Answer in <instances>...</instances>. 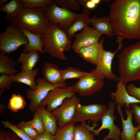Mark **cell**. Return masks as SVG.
Listing matches in <instances>:
<instances>
[{"instance_id": "obj_1", "label": "cell", "mask_w": 140, "mask_h": 140, "mask_svg": "<svg viewBox=\"0 0 140 140\" xmlns=\"http://www.w3.org/2000/svg\"><path fill=\"white\" fill-rule=\"evenodd\" d=\"M109 17L117 38L140 39V0H116Z\"/></svg>"}, {"instance_id": "obj_2", "label": "cell", "mask_w": 140, "mask_h": 140, "mask_svg": "<svg viewBox=\"0 0 140 140\" xmlns=\"http://www.w3.org/2000/svg\"><path fill=\"white\" fill-rule=\"evenodd\" d=\"M71 38L59 24L49 22L47 29L42 33L41 39L44 53L60 60L66 61L65 52L72 47Z\"/></svg>"}, {"instance_id": "obj_3", "label": "cell", "mask_w": 140, "mask_h": 140, "mask_svg": "<svg viewBox=\"0 0 140 140\" xmlns=\"http://www.w3.org/2000/svg\"><path fill=\"white\" fill-rule=\"evenodd\" d=\"M118 57L120 80L126 84L138 80L140 76V41L124 48Z\"/></svg>"}, {"instance_id": "obj_4", "label": "cell", "mask_w": 140, "mask_h": 140, "mask_svg": "<svg viewBox=\"0 0 140 140\" xmlns=\"http://www.w3.org/2000/svg\"><path fill=\"white\" fill-rule=\"evenodd\" d=\"M49 22L44 10L41 9L23 7L10 25L34 33H42L47 29Z\"/></svg>"}, {"instance_id": "obj_5", "label": "cell", "mask_w": 140, "mask_h": 140, "mask_svg": "<svg viewBox=\"0 0 140 140\" xmlns=\"http://www.w3.org/2000/svg\"><path fill=\"white\" fill-rule=\"evenodd\" d=\"M105 78L95 68L87 75L79 79L72 86L75 93L81 96H89L102 89L104 85Z\"/></svg>"}, {"instance_id": "obj_6", "label": "cell", "mask_w": 140, "mask_h": 140, "mask_svg": "<svg viewBox=\"0 0 140 140\" xmlns=\"http://www.w3.org/2000/svg\"><path fill=\"white\" fill-rule=\"evenodd\" d=\"M28 43L26 37L21 30L11 25L0 34V52L5 54L11 53Z\"/></svg>"}, {"instance_id": "obj_7", "label": "cell", "mask_w": 140, "mask_h": 140, "mask_svg": "<svg viewBox=\"0 0 140 140\" xmlns=\"http://www.w3.org/2000/svg\"><path fill=\"white\" fill-rule=\"evenodd\" d=\"M49 22L58 24L62 29L66 30L79 16L77 13L59 6L53 1L44 10Z\"/></svg>"}, {"instance_id": "obj_8", "label": "cell", "mask_w": 140, "mask_h": 140, "mask_svg": "<svg viewBox=\"0 0 140 140\" xmlns=\"http://www.w3.org/2000/svg\"><path fill=\"white\" fill-rule=\"evenodd\" d=\"M108 108L107 106L101 104L83 105L80 103L76 108L72 123L74 124L79 122L82 123L90 120L93 123L92 127L95 128Z\"/></svg>"}, {"instance_id": "obj_9", "label": "cell", "mask_w": 140, "mask_h": 140, "mask_svg": "<svg viewBox=\"0 0 140 140\" xmlns=\"http://www.w3.org/2000/svg\"><path fill=\"white\" fill-rule=\"evenodd\" d=\"M37 88L35 90L26 89L27 97L30 101L29 108L30 110L34 113L40 107V103L51 90L55 88L67 87V86L53 85L46 81L43 78H39L36 80Z\"/></svg>"}, {"instance_id": "obj_10", "label": "cell", "mask_w": 140, "mask_h": 140, "mask_svg": "<svg viewBox=\"0 0 140 140\" xmlns=\"http://www.w3.org/2000/svg\"><path fill=\"white\" fill-rule=\"evenodd\" d=\"M80 103V100L75 94L65 99L61 105L52 111L57 118L58 128H62L72 123Z\"/></svg>"}, {"instance_id": "obj_11", "label": "cell", "mask_w": 140, "mask_h": 140, "mask_svg": "<svg viewBox=\"0 0 140 140\" xmlns=\"http://www.w3.org/2000/svg\"><path fill=\"white\" fill-rule=\"evenodd\" d=\"M115 108V104L114 102H110L108 110L101 117V126L98 129H94L92 132L94 135L98 136L102 130L108 129L109 131L108 134L102 140H107L109 139L113 140H121V130L114 123V121L116 119V117L114 114Z\"/></svg>"}, {"instance_id": "obj_12", "label": "cell", "mask_w": 140, "mask_h": 140, "mask_svg": "<svg viewBox=\"0 0 140 140\" xmlns=\"http://www.w3.org/2000/svg\"><path fill=\"white\" fill-rule=\"evenodd\" d=\"M75 94L72 86L55 88L49 91L41 102L40 107H46L47 110L52 112L61 105L65 99Z\"/></svg>"}, {"instance_id": "obj_13", "label": "cell", "mask_w": 140, "mask_h": 140, "mask_svg": "<svg viewBox=\"0 0 140 140\" xmlns=\"http://www.w3.org/2000/svg\"><path fill=\"white\" fill-rule=\"evenodd\" d=\"M102 34L93 27L87 26L74 36L71 48L76 52L81 48L97 43Z\"/></svg>"}, {"instance_id": "obj_14", "label": "cell", "mask_w": 140, "mask_h": 140, "mask_svg": "<svg viewBox=\"0 0 140 140\" xmlns=\"http://www.w3.org/2000/svg\"><path fill=\"white\" fill-rule=\"evenodd\" d=\"M121 48L118 46L117 49L113 52L104 50L96 65L95 69L99 73L110 80L117 79L116 75L112 71V64L115 54Z\"/></svg>"}, {"instance_id": "obj_15", "label": "cell", "mask_w": 140, "mask_h": 140, "mask_svg": "<svg viewBox=\"0 0 140 140\" xmlns=\"http://www.w3.org/2000/svg\"><path fill=\"white\" fill-rule=\"evenodd\" d=\"M121 106L118 105L117 111L121 117L122 124V130L121 132V140H134L137 132L140 130V125L134 127L132 122V114L131 109L126 108L125 110L127 118H124L121 108Z\"/></svg>"}, {"instance_id": "obj_16", "label": "cell", "mask_w": 140, "mask_h": 140, "mask_svg": "<svg viewBox=\"0 0 140 140\" xmlns=\"http://www.w3.org/2000/svg\"><path fill=\"white\" fill-rule=\"evenodd\" d=\"M125 86V84L120 80V82L117 83L116 91L111 93L110 95L111 99L114 100L115 104L121 106H123L125 104L126 108L131 109V104L140 103V101L128 93Z\"/></svg>"}, {"instance_id": "obj_17", "label": "cell", "mask_w": 140, "mask_h": 140, "mask_svg": "<svg viewBox=\"0 0 140 140\" xmlns=\"http://www.w3.org/2000/svg\"><path fill=\"white\" fill-rule=\"evenodd\" d=\"M42 72L43 78L48 82L53 85L66 86V81L62 78L61 69L56 64L45 61Z\"/></svg>"}, {"instance_id": "obj_18", "label": "cell", "mask_w": 140, "mask_h": 140, "mask_svg": "<svg viewBox=\"0 0 140 140\" xmlns=\"http://www.w3.org/2000/svg\"><path fill=\"white\" fill-rule=\"evenodd\" d=\"M104 40L102 37L97 43L83 47L76 53L86 61L96 65L104 50Z\"/></svg>"}, {"instance_id": "obj_19", "label": "cell", "mask_w": 140, "mask_h": 140, "mask_svg": "<svg viewBox=\"0 0 140 140\" xmlns=\"http://www.w3.org/2000/svg\"><path fill=\"white\" fill-rule=\"evenodd\" d=\"M90 22L96 30L109 38L115 35L108 16L97 17L94 16L90 18Z\"/></svg>"}, {"instance_id": "obj_20", "label": "cell", "mask_w": 140, "mask_h": 140, "mask_svg": "<svg viewBox=\"0 0 140 140\" xmlns=\"http://www.w3.org/2000/svg\"><path fill=\"white\" fill-rule=\"evenodd\" d=\"M39 71V69L37 68L31 70L21 71L11 76V80L13 82L25 84L31 89L35 90L37 88L35 79Z\"/></svg>"}, {"instance_id": "obj_21", "label": "cell", "mask_w": 140, "mask_h": 140, "mask_svg": "<svg viewBox=\"0 0 140 140\" xmlns=\"http://www.w3.org/2000/svg\"><path fill=\"white\" fill-rule=\"evenodd\" d=\"M40 58L39 53L36 50H33L27 53H21L17 60L18 63L21 64V71L33 69Z\"/></svg>"}, {"instance_id": "obj_22", "label": "cell", "mask_w": 140, "mask_h": 140, "mask_svg": "<svg viewBox=\"0 0 140 140\" xmlns=\"http://www.w3.org/2000/svg\"><path fill=\"white\" fill-rule=\"evenodd\" d=\"M20 30L26 37L28 41L27 44L25 46L23 52L27 53L35 50L42 54H44V53L41 39L42 33H34L24 29Z\"/></svg>"}, {"instance_id": "obj_23", "label": "cell", "mask_w": 140, "mask_h": 140, "mask_svg": "<svg viewBox=\"0 0 140 140\" xmlns=\"http://www.w3.org/2000/svg\"><path fill=\"white\" fill-rule=\"evenodd\" d=\"M37 110L42 118L45 131L54 136L58 128L56 117L52 112L47 110L45 107H39Z\"/></svg>"}, {"instance_id": "obj_24", "label": "cell", "mask_w": 140, "mask_h": 140, "mask_svg": "<svg viewBox=\"0 0 140 140\" xmlns=\"http://www.w3.org/2000/svg\"><path fill=\"white\" fill-rule=\"evenodd\" d=\"M90 13L88 10L83 8L79 16L72 25L66 30L71 37H74L76 32L82 30L86 27L89 26L90 23Z\"/></svg>"}, {"instance_id": "obj_25", "label": "cell", "mask_w": 140, "mask_h": 140, "mask_svg": "<svg viewBox=\"0 0 140 140\" xmlns=\"http://www.w3.org/2000/svg\"><path fill=\"white\" fill-rule=\"evenodd\" d=\"M23 8L20 0H11L1 6L0 11L6 13L3 18L11 22L16 17Z\"/></svg>"}, {"instance_id": "obj_26", "label": "cell", "mask_w": 140, "mask_h": 140, "mask_svg": "<svg viewBox=\"0 0 140 140\" xmlns=\"http://www.w3.org/2000/svg\"><path fill=\"white\" fill-rule=\"evenodd\" d=\"M18 63L17 60L12 59L5 54L0 53V73L1 74L12 76L18 72L15 67Z\"/></svg>"}, {"instance_id": "obj_27", "label": "cell", "mask_w": 140, "mask_h": 140, "mask_svg": "<svg viewBox=\"0 0 140 140\" xmlns=\"http://www.w3.org/2000/svg\"><path fill=\"white\" fill-rule=\"evenodd\" d=\"M26 103L23 96L19 94H13L9 100L7 107L13 113H16L24 109Z\"/></svg>"}, {"instance_id": "obj_28", "label": "cell", "mask_w": 140, "mask_h": 140, "mask_svg": "<svg viewBox=\"0 0 140 140\" xmlns=\"http://www.w3.org/2000/svg\"><path fill=\"white\" fill-rule=\"evenodd\" d=\"M74 124L71 123L63 127L58 128L55 140H73Z\"/></svg>"}, {"instance_id": "obj_29", "label": "cell", "mask_w": 140, "mask_h": 140, "mask_svg": "<svg viewBox=\"0 0 140 140\" xmlns=\"http://www.w3.org/2000/svg\"><path fill=\"white\" fill-rule=\"evenodd\" d=\"M92 132L82 124L75 126L73 140H95Z\"/></svg>"}, {"instance_id": "obj_30", "label": "cell", "mask_w": 140, "mask_h": 140, "mask_svg": "<svg viewBox=\"0 0 140 140\" xmlns=\"http://www.w3.org/2000/svg\"><path fill=\"white\" fill-rule=\"evenodd\" d=\"M63 79L66 80L71 79H78L88 75L89 73L81 71L77 69L69 67L65 69L61 70Z\"/></svg>"}, {"instance_id": "obj_31", "label": "cell", "mask_w": 140, "mask_h": 140, "mask_svg": "<svg viewBox=\"0 0 140 140\" xmlns=\"http://www.w3.org/2000/svg\"><path fill=\"white\" fill-rule=\"evenodd\" d=\"M23 7L38 8L44 10L53 0H20Z\"/></svg>"}, {"instance_id": "obj_32", "label": "cell", "mask_w": 140, "mask_h": 140, "mask_svg": "<svg viewBox=\"0 0 140 140\" xmlns=\"http://www.w3.org/2000/svg\"><path fill=\"white\" fill-rule=\"evenodd\" d=\"M28 122L37 131L39 135L42 134L45 131L42 118L37 110L34 113L33 119L28 121Z\"/></svg>"}, {"instance_id": "obj_33", "label": "cell", "mask_w": 140, "mask_h": 140, "mask_svg": "<svg viewBox=\"0 0 140 140\" xmlns=\"http://www.w3.org/2000/svg\"><path fill=\"white\" fill-rule=\"evenodd\" d=\"M57 5L59 7L73 11L79 10L81 6L77 0H54Z\"/></svg>"}, {"instance_id": "obj_34", "label": "cell", "mask_w": 140, "mask_h": 140, "mask_svg": "<svg viewBox=\"0 0 140 140\" xmlns=\"http://www.w3.org/2000/svg\"><path fill=\"white\" fill-rule=\"evenodd\" d=\"M16 125L18 128L33 140L39 136L37 131L29 124L28 122L22 121Z\"/></svg>"}, {"instance_id": "obj_35", "label": "cell", "mask_w": 140, "mask_h": 140, "mask_svg": "<svg viewBox=\"0 0 140 140\" xmlns=\"http://www.w3.org/2000/svg\"><path fill=\"white\" fill-rule=\"evenodd\" d=\"M2 123L5 128L10 129L22 140H33L18 128L16 125L8 121H3Z\"/></svg>"}, {"instance_id": "obj_36", "label": "cell", "mask_w": 140, "mask_h": 140, "mask_svg": "<svg viewBox=\"0 0 140 140\" xmlns=\"http://www.w3.org/2000/svg\"><path fill=\"white\" fill-rule=\"evenodd\" d=\"M11 76L1 74L0 76V95H2L5 90L10 89L12 82Z\"/></svg>"}, {"instance_id": "obj_37", "label": "cell", "mask_w": 140, "mask_h": 140, "mask_svg": "<svg viewBox=\"0 0 140 140\" xmlns=\"http://www.w3.org/2000/svg\"><path fill=\"white\" fill-rule=\"evenodd\" d=\"M127 91L130 95L140 101V87H136L133 84H130L126 87Z\"/></svg>"}, {"instance_id": "obj_38", "label": "cell", "mask_w": 140, "mask_h": 140, "mask_svg": "<svg viewBox=\"0 0 140 140\" xmlns=\"http://www.w3.org/2000/svg\"><path fill=\"white\" fill-rule=\"evenodd\" d=\"M130 106L131 107V112L134 115L136 122L140 125V106L136 103H132Z\"/></svg>"}, {"instance_id": "obj_39", "label": "cell", "mask_w": 140, "mask_h": 140, "mask_svg": "<svg viewBox=\"0 0 140 140\" xmlns=\"http://www.w3.org/2000/svg\"><path fill=\"white\" fill-rule=\"evenodd\" d=\"M83 8L88 10L94 8L97 5L94 2L93 0H77Z\"/></svg>"}, {"instance_id": "obj_40", "label": "cell", "mask_w": 140, "mask_h": 140, "mask_svg": "<svg viewBox=\"0 0 140 140\" xmlns=\"http://www.w3.org/2000/svg\"><path fill=\"white\" fill-rule=\"evenodd\" d=\"M55 137L50 133L45 131L33 140H55Z\"/></svg>"}, {"instance_id": "obj_41", "label": "cell", "mask_w": 140, "mask_h": 140, "mask_svg": "<svg viewBox=\"0 0 140 140\" xmlns=\"http://www.w3.org/2000/svg\"><path fill=\"white\" fill-rule=\"evenodd\" d=\"M6 108V105L3 103H0V114H2Z\"/></svg>"}, {"instance_id": "obj_42", "label": "cell", "mask_w": 140, "mask_h": 140, "mask_svg": "<svg viewBox=\"0 0 140 140\" xmlns=\"http://www.w3.org/2000/svg\"><path fill=\"white\" fill-rule=\"evenodd\" d=\"M134 140H140V130H139L137 132Z\"/></svg>"}, {"instance_id": "obj_43", "label": "cell", "mask_w": 140, "mask_h": 140, "mask_svg": "<svg viewBox=\"0 0 140 140\" xmlns=\"http://www.w3.org/2000/svg\"><path fill=\"white\" fill-rule=\"evenodd\" d=\"M8 0H0V5L1 6L7 3Z\"/></svg>"}, {"instance_id": "obj_44", "label": "cell", "mask_w": 140, "mask_h": 140, "mask_svg": "<svg viewBox=\"0 0 140 140\" xmlns=\"http://www.w3.org/2000/svg\"><path fill=\"white\" fill-rule=\"evenodd\" d=\"M5 140H10L9 137H5Z\"/></svg>"}, {"instance_id": "obj_45", "label": "cell", "mask_w": 140, "mask_h": 140, "mask_svg": "<svg viewBox=\"0 0 140 140\" xmlns=\"http://www.w3.org/2000/svg\"><path fill=\"white\" fill-rule=\"evenodd\" d=\"M138 80H140V77H139V79H138Z\"/></svg>"}, {"instance_id": "obj_46", "label": "cell", "mask_w": 140, "mask_h": 140, "mask_svg": "<svg viewBox=\"0 0 140 140\" xmlns=\"http://www.w3.org/2000/svg\"><path fill=\"white\" fill-rule=\"evenodd\" d=\"M110 140V139H108V140Z\"/></svg>"}]
</instances>
